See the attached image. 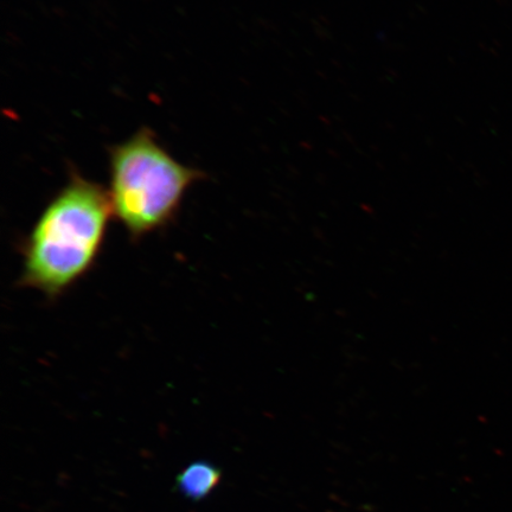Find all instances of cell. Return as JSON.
<instances>
[{
    "label": "cell",
    "mask_w": 512,
    "mask_h": 512,
    "mask_svg": "<svg viewBox=\"0 0 512 512\" xmlns=\"http://www.w3.org/2000/svg\"><path fill=\"white\" fill-rule=\"evenodd\" d=\"M113 208L99 183L69 170L21 245L19 286L55 300L91 272L104 248Z\"/></svg>",
    "instance_id": "obj_1"
},
{
    "label": "cell",
    "mask_w": 512,
    "mask_h": 512,
    "mask_svg": "<svg viewBox=\"0 0 512 512\" xmlns=\"http://www.w3.org/2000/svg\"><path fill=\"white\" fill-rule=\"evenodd\" d=\"M222 473L219 467L209 462L191 463L179 473L177 489L179 494L192 502L203 501L221 482Z\"/></svg>",
    "instance_id": "obj_3"
},
{
    "label": "cell",
    "mask_w": 512,
    "mask_h": 512,
    "mask_svg": "<svg viewBox=\"0 0 512 512\" xmlns=\"http://www.w3.org/2000/svg\"><path fill=\"white\" fill-rule=\"evenodd\" d=\"M108 165L113 214L134 241L169 227L192 185L207 177L179 163L147 127L111 146Z\"/></svg>",
    "instance_id": "obj_2"
}]
</instances>
